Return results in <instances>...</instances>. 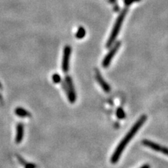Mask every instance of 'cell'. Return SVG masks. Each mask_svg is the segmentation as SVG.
<instances>
[{
    "mask_svg": "<svg viewBox=\"0 0 168 168\" xmlns=\"http://www.w3.org/2000/svg\"><path fill=\"white\" fill-rule=\"evenodd\" d=\"M24 138V125L22 123H18L16 125V134L15 141L16 144H20Z\"/></svg>",
    "mask_w": 168,
    "mask_h": 168,
    "instance_id": "cell-8",
    "label": "cell"
},
{
    "mask_svg": "<svg viewBox=\"0 0 168 168\" xmlns=\"http://www.w3.org/2000/svg\"><path fill=\"white\" fill-rule=\"evenodd\" d=\"M71 53V48L70 46H65L63 50L62 60V70L65 73H67L70 70V61Z\"/></svg>",
    "mask_w": 168,
    "mask_h": 168,
    "instance_id": "cell-5",
    "label": "cell"
},
{
    "mask_svg": "<svg viewBox=\"0 0 168 168\" xmlns=\"http://www.w3.org/2000/svg\"><path fill=\"white\" fill-rule=\"evenodd\" d=\"M128 11V9L127 7H125L121 11L119 15H118V18H116V20L114 26H113V29L108 39V41H107V42L106 43V48H109L110 47H111L112 45L114 43L117 37L118 36V34H119L121 27H122L123 23L124 20H125V18L126 15H127Z\"/></svg>",
    "mask_w": 168,
    "mask_h": 168,
    "instance_id": "cell-2",
    "label": "cell"
},
{
    "mask_svg": "<svg viewBox=\"0 0 168 168\" xmlns=\"http://www.w3.org/2000/svg\"><path fill=\"white\" fill-rule=\"evenodd\" d=\"M116 116H117L120 118V119H123V118H125V112H124L123 109L122 108H118L116 111Z\"/></svg>",
    "mask_w": 168,
    "mask_h": 168,
    "instance_id": "cell-12",
    "label": "cell"
},
{
    "mask_svg": "<svg viewBox=\"0 0 168 168\" xmlns=\"http://www.w3.org/2000/svg\"><path fill=\"white\" fill-rule=\"evenodd\" d=\"M0 88H2V85H1V83H0Z\"/></svg>",
    "mask_w": 168,
    "mask_h": 168,
    "instance_id": "cell-17",
    "label": "cell"
},
{
    "mask_svg": "<svg viewBox=\"0 0 168 168\" xmlns=\"http://www.w3.org/2000/svg\"><path fill=\"white\" fill-rule=\"evenodd\" d=\"M95 79L96 80H97L98 84H100V86L102 87V89H103L104 92L109 93L110 91H111V88H110L109 85L107 84V82H106L105 80L104 79L103 76H102V74L98 70H96V72H95Z\"/></svg>",
    "mask_w": 168,
    "mask_h": 168,
    "instance_id": "cell-7",
    "label": "cell"
},
{
    "mask_svg": "<svg viewBox=\"0 0 168 168\" xmlns=\"http://www.w3.org/2000/svg\"><path fill=\"white\" fill-rule=\"evenodd\" d=\"M62 86L67 94L70 102L74 104L76 100V93L74 86L73 80L70 76H66L65 82L62 83Z\"/></svg>",
    "mask_w": 168,
    "mask_h": 168,
    "instance_id": "cell-3",
    "label": "cell"
},
{
    "mask_svg": "<svg viewBox=\"0 0 168 168\" xmlns=\"http://www.w3.org/2000/svg\"><path fill=\"white\" fill-rule=\"evenodd\" d=\"M109 2L113 5V6H114V10L116 11H118V10H119V7H118V4H117L116 0H109Z\"/></svg>",
    "mask_w": 168,
    "mask_h": 168,
    "instance_id": "cell-14",
    "label": "cell"
},
{
    "mask_svg": "<svg viewBox=\"0 0 168 168\" xmlns=\"http://www.w3.org/2000/svg\"><path fill=\"white\" fill-rule=\"evenodd\" d=\"M141 0H123V3L125 4V6L129 7L133 3H136V2H140Z\"/></svg>",
    "mask_w": 168,
    "mask_h": 168,
    "instance_id": "cell-13",
    "label": "cell"
},
{
    "mask_svg": "<svg viewBox=\"0 0 168 168\" xmlns=\"http://www.w3.org/2000/svg\"><path fill=\"white\" fill-rule=\"evenodd\" d=\"M121 46V42L120 41H117L115 43L112 45L111 48L110 49V51H109V53L106 55V56L104 57V59L102 60V66L103 67L107 68L109 67V65L111 63V60L114 58V57L115 56L116 53H117L118 49L120 48Z\"/></svg>",
    "mask_w": 168,
    "mask_h": 168,
    "instance_id": "cell-4",
    "label": "cell"
},
{
    "mask_svg": "<svg viewBox=\"0 0 168 168\" xmlns=\"http://www.w3.org/2000/svg\"><path fill=\"white\" fill-rule=\"evenodd\" d=\"M140 168H151L150 165H148V164H146V165H144L142 167H141Z\"/></svg>",
    "mask_w": 168,
    "mask_h": 168,
    "instance_id": "cell-16",
    "label": "cell"
},
{
    "mask_svg": "<svg viewBox=\"0 0 168 168\" xmlns=\"http://www.w3.org/2000/svg\"><path fill=\"white\" fill-rule=\"evenodd\" d=\"M147 116L146 115H142V116H140L139 119L137 120V122L134 123V125L131 128L130 131L126 134V135L124 137V138L121 140L111 156V162L112 164H116L119 161L120 157L123 152L124 149L127 147L128 143L131 141V139L134 137V135H135L139 129L142 128V126L144 125V123H145V121L147 120Z\"/></svg>",
    "mask_w": 168,
    "mask_h": 168,
    "instance_id": "cell-1",
    "label": "cell"
},
{
    "mask_svg": "<svg viewBox=\"0 0 168 168\" xmlns=\"http://www.w3.org/2000/svg\"><path fill=\"white\" fill-rule=\"evenodd\" d=\"M15 114L16 116L20 118H28L31 116V114L29 111L22 107H17L15 109Z\"/></svg>",
    "mask_w": 168,
    "mask_h": 168,
    "instance_id": "cell-9",
    "label": "cell"
},
{
    "mask_svg": "<svg viewBox=\"0 0 168 168\" xmlns=\"http://www.w3.org/2000/svg\"><path fill=\"white\" fill-rule=\"evenodd\" d=\"M52 79L55 84H59L62 81L61 76H60L58 74H54L53 76H52Z\"/></svg>",
    "mask_w": 168,
    "mask_h": 168,
    "instance_id": "cell-11",
    "label": "cell"
},
{
    "mask_svg": "<svg viewBox=\"0 0 168 168\" xmlns=\"http://www.w3.org/2000/svg\"><path fill=\"white\" fill-rule=\"evenodd\" d=\"M25 168H37V166H36V165L34 163H28V162H27V163L25 165Z\"/></svg>",
    "mask_w": 168,
    "mask_h": 168,
    "instance_id": "cell-15",
    "label": "cell"
},
{
    "mask_svg": "<svg viewBox=\"0 0 168 168\" xmlns=\"http://www.w3.org/2000/svg\"><path fill=\"white\" fill-rule=\"evenodd\" d=\"M142 144H144L145 147L150 148L154 151H158V152H161L162 153L165 154V155L168 156V148L167 147H162V146L157 144V143L150 141V140L148 139H143Z\"/></svg>",
    "mask_w": 168,
    "mask_h": 168,
    "instance_id": "cell-6",
    "label": "cell"
},
{
    "mask_svg": "<svg viewBox=\"0 0 168 168\" xmlns=\"http://www.w3.org/2000/svg\"><path fill=\"white\" fill-rule=\"evenodd\" d=\"M86 30L84 27L80 26L79 27L78 30H77V31L76 32V39H82L83 38L85 37V36H86Z\"/></svg>",
    "mask_w": 168,
    "mask_h": 168,
    "instance_id": "cell-10",
    "label": "cell"
}]
</instances>
